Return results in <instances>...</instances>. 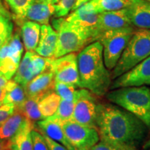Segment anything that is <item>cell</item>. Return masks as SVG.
Masks as SVG:
<instances>
[{"label":"cell","instance_id":"39","mask_svg":"<svg viewBox=\"0 0 150 150\" xmlns=\"http://www.w3.org/2000/svg\"><path fill=\"white\" fill-rule=\"evenodd\" d=\"M140 150H150V138L146 140L144 143L142 145L141 149Z\"/></svg>","mask_w":150,"mask_h":150},{"label":"cell","instance_id":"26","mask_svg":"<svg viewBox=\"0 0 150 150\" xmlns=\"http://www.w3.org/2000/svg\"><path fill=\"white\" fill-rule=\"evenodd\" d=\"M74 108V100L67 101L61 99L57 110L53 115L49 117L48 119L57 122L61 125L65 122L72 120Z\"/></svg>","mask_w":150,"mask_h":150},{"label":"cell","instance_id":"27","mask_svg":"<svg viewBox=\"0 0 150 150\" xmlns=\"http://www.w3.org/2000/svg\"><path fill=\"white\" fill-rule=\"evenodd\" d=\"M129 0H91L90 2L99 13L126 8Z\"/></svg>","mask_w":150,"mask_h":150},{"label":"cell","instance_id":"16","mask_svg":"<svg viewBox=\"0 0 150 150\" xmlns=\"http://www.w3.org/2000/svg\"><path fill=\"white\" fill-rule=\"evenodd\" d=\"M36 124L40 133L45 134L54 141L64 146L67 150H76L67 138L61 124L48 118L37 122Z\"/></svg>","mask_w":150,"mask_h":150},{"label":"cell","instance_id":"20","mask_svg":"<svg viewBox=\"0 0 150 150\" xmlns=\"http://www.w3.org/2000/svg\"><path fill=\"white\" fill-rule=\"evenodd\" d=\"M28 118L18 109L0 126V139L8 141L21 129Z\"/></svg>","mask_w":150,"mask_h":150},{"label":"cell","instance_id":"33","mask_svg":"<svg viewBox=\"0 0 150 150\" xmlns=\"http://www.w3.org/2000/svg\"><path fill=\"white\" fill-rule=\"evenodd\" d=\"M31 135L33 143V150H50L40 132L33 129Z\"/></svg>","mask_w":150,"mask_h":150},{"label":"cell","instance_id":"11","mask_svg":"<svg viewBox=\"0 0 150 150\" xmlns=\"http://www.w3.org/2000/svg\"><path fill=\"white\" fill-rule=\"evenodd\" d=\"M150 86V56L130 70L112 80L110 90L127 86Z\"/></svg>","mask_w":150,"mask_h":150},{"label":"cell","instance_id":"14","mask_svg":"<svg viewBox=\"0 0 150 150\" xmlns=\"http://www.w3.org/2000/svg\"><path fill=\"white\" fill-rule=\"evenodd\" d=\"M132 26L127 16L125 8L101 13L99 14L98 24H97V40L99 35L105 31L132 27Z\"/></svg>","mask_w":150,"mask_h":150},{"label":"cell","instance_id":"10","mask_svg":"<svg viewBox=\"0 0 150 150\" xmlns=\"http://www.w3.org/2000/svg\"><path fill=\"white\" fill-rule=\"evenodd\" d=\"M51 67L54 74L55 81L71 84L79 88L77 55L75 52L59 58H54Z\"/></svg>","mask_w":150,"mask_h":150},{"label":"cell","instance_id":"7","mask_svg":"<svg viewBox=\"0 0 150 150\" xmlns=\"http://www.w3.org/2000/svg\"><path fill=\"white\" fill-rule=\"evenodd\" d=\"M97 96L88 90L77 89L74 97V108L72 120L83 125L96 127Z\"/></svg>","mask_w":150,"mask_h":150},{"label":"cell","instance_id":"28","mask_svg":"<svg viewBox=\"0 0 150 150\" xmlns=\"http://www.w3.org/2000/svg\"><path fill=\"white\" fill-rule=\"evenodd\" d=\"M13 24L11 15L0 13V47L8 42L13 35Z\"/></svg>","mask_w":150,"mask_h":150},{"label":"cell","instance_id":"5","mask_svg":"<svg viewBox=\"0 0 150 150\" xmlns=\"http://www.w3.org/2000/svg\"><path fill=\"white\" fill-rule=\"evenodd\" d=\"M52 26L57 32L58 40L54 58H59L66 54L82 50L92 42L88 33L63 18H57L52 21Z\"/></svg>","mask_w":150,"mask_h":150},{"label":"cell","instance_id":"17","mask_svg":"<svg viewBox=\"0 0 150 150\" xmlns=\"http://www.w3.org/2000/svg\"><path fill=\"white\" fill-rule=\"evenodd\" d=\"M57 32L49 24H42L40 36L35 52L42 57L54 58L57 45Z\"/></svg>","mask_w":150,"mask_h":150},{"label":"cell","instance_id":"13","mask_svg":"<svg viewBox=\"0 0 150 150\" xmlns=\"http://www.w3.org/2000/svg\"><path fill=\"white\" fill-rule=\"evenodd\" d=\"M54 74L50 65L45 70L29 82L24 88L27 97L40 99L49 92L54 91Z\"/></svg>","mask_w":150,"mask_h":150},{"label":"cell","instance_id":"36","mask_svg":"<svg viewBox=\"0 0 150 150\" xmlns=\"http://www.w3.org/2000/svg\"><path fill=\"white\" fill-rule=\"evenodd\" d=\"M6 89L5 86L0 87V106L4 104V100L6 97Z\"/></svg>","mask_w":150,"mask_h":150},{"label":"cell","instance_id":"3","mask_svg":"<svg viewBox=\"0 0 150 150\" xmlns=\"http://www.w3.org/2000/svg\"><path fill=\"white\" fill-rule=\"evenodd\" d=\"M108 102L132 113L150 129V88L147 86H127L110 90Z\"/></svg>","mask_w":150,"mask_h":150},{"label":"cell","instance_id":"21","mask_svg":"<svg viewBox=\"0 0 150 150\" xmlns=\"http://www.w3.org/2000/svg\"><path fill=\"white\" fill-rule=\"evenodd\" d=\"M40 24L33 21H26L22 25V38L27 52L35 51L40 36Z\"/></svg>","mask_w":150,"mask_h":150},{"label":"cell","instance_id":"24","mask_svg":"<svg viewBox=\"0 0 150 150\" xmlns=\"http://www.w3.org/2000/svg\"><path fill=\"white\" fill-rule=\"evenodd\" d=\"M61 100V97L54 91L49 92L41 97L38 102V108L45 120L55 113Z\"/></svg>","mask_w":150,"mask_h":150},{"label":"cell","instance_id":"4","mask_svg":"<svg viewBox=\"0 0 150 150\" xmlns=\"http://www.w3.org/2000/svg\"><path fill=\"white\" fill-rule=\"evenodd\" d=\"M150 56V30H135L115 67L111 71L114 80Z\"/></svg>","mask_w":150,"mask_h":150},{"label":"cell","instance_id":"34","mask_svg":"<svg viewBox=\"0 0 150 150\" xmlns=\"http://www.w3.org/2000/svg\"><path fill=\"white\" fill-rule=\"evenodd\" d=\"M16 110L13 104H5L0 106V126Z\"/></svg>","mask_w":150,"mask_h":150},{"label":"cell","instance_id":"41","mask_svg":"<svg viewBox=\"0 0 150 150\" xmlns=\"http://www.w3.org/2000/svg\"><path fill=\"white\" fill-rule=\"evenodd\" d=\"M38 1H43V2H46L48 4H56V3L59 2V0H38Z\"/></svg>","mask_w":150,"mask_h":150},{"label":"cell","instance_id":"19","mask_svg":"<svg viewBox=\"0 0 150 150\" xmlns=\"http://www.w3.org/2000/svg\"><path fill=\"white\" fill-rule=\"evenodd\" d=\"M54 4H51L38 0H33L28 10L25 19L41 24H48L50 18L54 14Z\"/></svg>","mask_w":150,"mask_h":150},{"label":"cell","instance_id":"18","mask_svg":"<svg viewBox=\"0 0 150 150\" xmlns=\"http://www.w3.org/2000/svg\"><path fill=\"white\" fill-rule=\"evenodd\" d=\"M33 123L28 119L23 127L8 141L9 150H33Z\"/></svg>","mask_w":150,"mask_h":150},{"label":"cell","instance_id":"30","mask_svg":"<svg viewBox=\"0 0 150 150\" xmlns=\"http://www.w3.org/2000/svg\"><path fill=\"white\" fill-rule=\"evenodd\" d=\"M77 87L71 84L55 81L54 91L56 92L61 99L67 101H74L75 94Z\"/></svg>","mask_w":150,"mask_h":150},{"label":"cell","instance_id":"38","mask_svg":"<svg viewBox=\"0 0 150 150\" xmlns=\"http://www.w3.org/2000/svg\"><path fill=\"white\" fill-rule=\"evenodd\" d=\"M0 150H9L8 147V141L0 139Z\"/></svg>","mask_w":150,"mask_h":150},{"label":"cell","instance_id":"31","mask_svg":"<svg viewBox=\"0 0 150 150\" xmlns=\"http://www.w3.org/2000/svg\"><path fill=\"white\" fill-rule=\"evenodd\" d=\"M76 0H59L54 4V16L56 18H63L69 13L76 3Z\"/></svg>","mask_w":150,"mask_h":150},{"label":"cell","instance_id":"23","mask_svg":"<svg viewBox=\"0 0 150 150\" xmlns=\"http://www.w3.org/2000/svg\"><path fill=\"white\" fill-rule=\"evenodd\" d=\"M6 94L4 100V104H13L16 108L20 106L27 98L24 87L15 81L8 80L5 86Z\"/></svg>","mask_w":150,"mask_h":150},{"label":"cell","instance_id":"1","mask_svg":"<svg viewBox=\"0 0 150 150\" xmlns=\"http://www.w3.org/2000/svg\"><path fill=\"white\" fill-rule=\"evenodd\" d=\"M95 126L100 140L137 149L150 131L141 120L110 102L97 103Z\"/></svg>","mask_w":150,"mask_h":150},{"label":"cell","instance_id":"42","mask_svg":"<svg viewBox=\"0 0 150 150\" xmlns=\"http://www.w3.org/2000/svg\"><path fill=\"white\" fill-rule=\"evenodd\" d=\"M147 1H150V0H147Z\"/></svg>","mask_w":150,"mask_h":150},{"label":"cell","instance_id":"2","mask_svg":"<svg viewBox=\"0 0 150 150\" xmlns=\"http://www.w3.org/2000/svg\"><path fill=\"white\" fill-rule=\"evenodd\" d=\"M79 88L88 90L97 97L106 95L112 81L106 67L103 46L99 41L90 43L77 55Z\"/></svg>","mask_w":150,"mask_h":150},{"label":"cell","instance_id":"8","mask_svg":"<svg viewBox=\"0 0 150 150\" xmlns=\"http://www.w3.org/2000/svg\"><path fill=\"white\" fill-rule=\"evenodd\" d=\"M23 46L19 33L13 34L11 38L0 47V74L10 80L16 74L21 61Z\"/></svg>","mask_w":150,"mask_h":150},{"label":"cell","instance_id":"32","mask_svg":"<svg viewBox=\"0 0 150 150\" xmlns=\"http://www.w3.org/2000/svg\"><path fill=\"white\" fill-rule=\"evenodd\" d=\"M89 150H138L137 148L122 146L110 143V142L99 140V141L93 146Z\"/></svg>","mask_w":150,"mask_h":150},{"label":"cell","instance_id":"25","mask_svg":"<svg viewBox=\"0 0 150 150\" xmlns=\"http://www.w3.org/2000/svg\"><path fill=\"white\" fill-rule=\"evenodd\" d=\"M40 99L34 98V97H27L24 102L16 108V109L20 110L28 119L32 122H38L45 120L38 108V102Z\"/></svg>","mask_w":150,"mask_h":150},{"label":"cell","instance_id":"35","mask_svg":"<svg viewBox=\"0 0 150 150\" xmlns=\"http://www.w3.org/2000/svg\"><path fill=\"white\" fill-rule=\"evenodd\" d=\"M41 134H42L43 137H44L45 140L50 150H67L64 146H63L61 144H59V142L54 141V140L49 138L47 135L42 134V133H41Z\"/></svg>","mask_w":150,"mask_h":150},{"label":"cell","instance_id":"6","mask_svg":"<svg viewBox=\"0 0 150 150\" xmlns=\"http://www.w3.org/2000/svg\"><path fill=\"white\" fill-rule=\"evenodd\" d=\"M134 31L132 26L109 30L99 35L97 41L102 45L104 63L109 71H112L115 67Z\"/></svg>","mask_w":150,"mask_h":150},{"label":"cell","instance_id":"29","mask_svg":"<svg viewBox=\"0 0 150 150\" xmlns=\"http://www.w3.org/2000/svg\"><path fill=\"white\" fill-rule=\"evenodd\" d=\"M17 18L24 20L33 0H6Z\"/></svg>","mask_w":150,"mask_h":150},{"label":"cell","instance_id":"37","mask_svg":"<svg viewBox=\"0 0 150 150\" xmlns=\"http://www.w3.org/2000/svg\"><path fill=\"white\" fill-rule=\"evenodd\" d=\"M91 1V0H76V3H75L74 7H73L72 9V11L76 10V8H79V7H80L81 6L84 4L88 2V1Z\"/></svg>","mask_w":150,"mask_h":150},{"label":"cell","instance_id":"15","mask_svg":"<svg viewBox=\"0 0 150 150\" xmlns=\"http://www.w3.org/2000/svg\"><path fill=\"white\" fill-rule=\"evenodd\" d=\"M125 8L134 27L150 30V1L129 0L128 5Z\"/></svg>","mask_w":150,"mask_h":150},{"label":"cell","instance_id":"9","mask_svg":"<svg viewBox=\"0 0 150 150\" xmlns=\"http://www.w3.org/2000/svg\"><path fill=\"white\" fill-rule=\"evenodd\" d=\"M67 138L76 150H89L99 141L96 127L83 125L70 120L62 124Z\"/></svg>","mask_w":150,"mask_h":150},{"label":"cell","instance_id":"12","mask_svg":"<svg viewBox=\"0 0 150 150\" xmlns=\"http://www.w3.org/2000/svg\"><path fill=\"white\" fill-rule=\"evenodd\" d=\"M99 14L88 1L73 11L66 20L86 31L93 42L97 41Z\"/></svg>","mask_w":150,"mask_h":150},{"label":"cell","instance_id":"40","mask_svg":"<svg viewBox=\"0 0 150 150\" xmlns=\"http://www.w3.org/2000/svg\"><path fill=\"white\" fill-rule=\"evenodd\" d=\"M8 81V80H7L4 77V76H3L2 75L0 74V87H3V86H5Z\"/></svg>","mask_w":150,"mask_h":150},{"label":"cell","instance_id":"22","mask_svg":"<svg viewBox=\"0 0 150 150\" xmlns=\"http://www.w3.org/2000/svg\"><path fill=\"white\" fill-rule=\"evenodd\" d=\"M33 52H27L16 72L13 80L24 87L36 76L33 67L32 56Z\"/></svg>","mask_w":150,"mask_h":150}]
</instances>
